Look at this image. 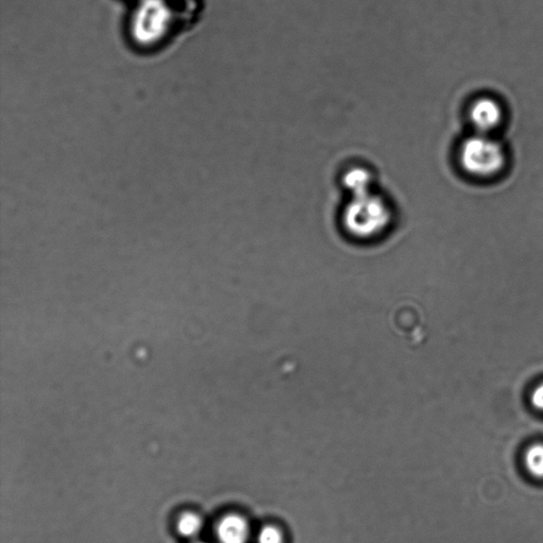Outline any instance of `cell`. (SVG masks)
<instances>
[{
  "label": "cell",
  "mask_w": 543,
  "mask_h": 543,
  "mask_svg": "<svg viewBox=\"0 0 543 543\" xmlns=\"http://www.w3.org/2000/svg\"><path fill=\"white\" fill-rule=\"evenodd\" d=\"M172 13L165 0H141L132 20V35L141 45H154L169 31Z\"/></svg>",
  "instance_id": "cell-2"
},
{
  "label": "cell",
  "mask_w": 543,
  "mask_h": 543,
  "mask_svg": "<svg viewBox=\"0 0 543 543\" xmlns=\"http://www.w3.org/2000/svg\"><path fill=\"white\" fill-rule=\"evenodd\" d=\"M389 216L388 203L373 192L352 197L345 211L347 224L358 230H374L387 224Z\"/></svg>",
  "instance_id": "cell-3"
},
{
  "label": "cell",
  "mask_w": 543,
  "mask_h": 543,
  "mask_svg": "<svg viewBox=\"0 0 543 543\" xmlns=\"http://www.w3.org/2000/svg\"><path fill=\"white\" fill-rule=\"evenodd\" d=\"M505 160L502 146L486 134L472 136L461 146L460 164L472 176H495L502 170Z\"/></svg>",
  "instance_id": "cell-1"
},
{
  "label": "cell",
  "mask_w": 543,
  "mask_h": 543,
  "mask_svg": "<svg viewBox=\"0 0 543 543\" xmlns=\"http://www.w3.org/2000/svg\"><path fill=\"white\" fill-rule=\"evenodd\" d=\"M248 536V521L240 515H226L216 525V537L220 543H247Z\"/></svg>",
  "instance_id": "cell-5"
},
{
  "label": "cell",
  "mask_w": 543,
  "mask_h": 543,
  "mask_svg": "<svg viewBox=\"0 0 543 543\" xmlns=\"http://www.w3.org/2000/svg\"><path fill=\"white\" fill-rule=\"evenodd\" d=\"M525 464L531 475L543 477V445H535L528 450Z\"/></svg>",
  "instance_id": "cell-8"
},
{
  "label": "cell",
  "mask_w": 543,
  "mask_h": 543,
  "mask_svg": "<svg viewBox=\"0 0 543 543\" xmlns=\"http://www.w3.org/2000/svg\"><path fill=\"white\" fill-rule=\"evenodd\" d=\"M258 543H284V536L276 526L267 525L259 531Z\"/></svg>",
  "instance_id": "cell-9"
},
{
  "label": "cell",
  "mask_w": 543,
  "mask_h": 543,
  "mask_svg": "<svg viewBox=\"0 0 543 543\" xmlns=\"http://www.w3.org/2000/svg\"><path fill=\"white\" fill-rule=\"evenodd\" d=\"M197 543H204V542H197Z\"/></svg>",
  "instance_id": "cell-11"
},
{
  "label": "cell",
  "mask_w": 543,
  "mask_h": 543,
  "mask_svg": "<svg viewBox=\"0 0 543 543\" xmlns=\"http://www.w3.org/2000/svg\"><path fill=\"white\" fill-rule=\"evenodd\" d=\"M531 403L537 409L543 411V384L534 390L533 395H531Z\"/></svg>",
  "instance_id": "cell-10"
},
{
  "label": "cell",
  "mask_w": 543,
  "mask_h": 543,
  "mask_svg": "<svg viewBox=\"0 0 543 543\" xmlns=\"http://www.w3.org/2000/svg\"><path fill=\"white\" fill-rule=\"evenodd\" d=\"M374 176L366 167H354L345 172L343 184L352 197L373 192Z\"/></svg>",
  "instance_id": "cell-6"
},
{
  "label": "cell",
  "mask_w": 543,
  "mask_h": 543,
  "mask_svg": "<svg viewBox=\"0 0 543 543\" xmlns=\"http://www.w3.org/2000/svg\"><path fill=\"white\" fill-rule=\"evenodd\" d=\"M502 117L501 106L492 98H481L470 110L472 124L480 134H487L495 130L501 123Z\"/></svg>",
  "instance_id": "cell-4"
},
{
  "label": "cell",
  "mask_w": 543,
  "mask_h": 543,
  "mask_svg": "<svg viewBox=\"0 0 543 543\" xmlns=\"http://www.w3.org/2000/svg\"><path fill=\"white\" fill-rule=\"evenodd\" d=\"M203 529V520L199 515L186 513L177 521V531L185 539H194Z\"/></svg>",
  "instance_id": "cell-7"
}]
</instances>
